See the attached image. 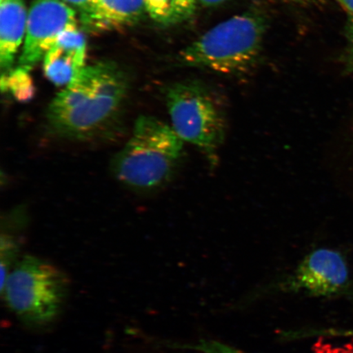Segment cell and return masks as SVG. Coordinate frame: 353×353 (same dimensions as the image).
Instances as JSON below:
<instances>
[{
    "label": "cell",
    "instance_id": "6da1fadb",
    "mask_svg": "<svg viewBox=\"0 0 353 353\" xmlns=\"http://www.w3.org/2000/svg\"><path fill=\"white\" fill-rule=\"evenodd\" d=\"M128 88L127 78L117 65H85L48 105V127L66 139L99 138L114 125Z\"/></svg>",
    "mask_w": 353,
    "mask_h": 353
},
{
    "label": "cell",
    "instance_id": "7a4b0ae2",
    "mask_svg": "<svg viewBox=\"0 0 353 353\" xmlns=\"http://www.w3.org/2000/svg\"><path fill=\"white\" fill-rule=\"evenodd\" d=\"M183 143L172 126L154 117H140L130 139L113 158L112 173L119 182L138 191L160 188L182 160Z\"/></svg>",
    "mask_w": 353,
    "mask_h": 353
},
{
    "label": "cell",
    "instance_id": "3957f363",
    "mask_svg": "<svg viewBox=\"0 0 353 353\" xmlns=\"http://www.w3.org/2000/svg\"><path fill=\"white\" fill-rule=\"evenodd\" d=\"M268 29L266 15L246 11L220 22L181 52L184 63L215 73L245 72L259 59Z\"/></svg>",
    "mask_w": 353,
    "mask_h": 353
},
{
    "label": "cell",
    "instance_id": "277c9868",
    "mask_svg": "<svg viewBox=\"0 0 353 353\" xmlns=\"http://www.w3.org/2000/svg\"><path fill=\"white\" fill-rule=\"evenodd\" d=\"M68 292L69 280L63 271L30 255L15 264L1 286L7 306L21 321L34 326L56 320Z\"/></svg>",
    "mask_w": 353,
    "mask_h": 353
},
{
    "label": "cell",
    "instance_id": "5b68a950",
    "mask_svg": "<svg viewBox=\"0 0 353 353\" xmlns=\"http://www.w3.org/2000/svg\"><path fill=\"white\" fill-rule=\"evenodd\" d=\"M166 105L172 128L183 142L196 147L211 165L227 132L226 118L211 92L197 82L176 83L168 88Z\"/></svg>",
    "mask_w": 353,
    "mask_h": 353
},
{
    "label": "cell",
    "instance_id": "8992f818",
    "mask_svg": "<svg viewBox=\"0 0 353 353\" xmlns=\"http://www.w3.org/2000/svg\"><path fill=\"white\" fill-rule=\"evenodd\" d=\"M350 282L345 257L336 250L319 248L312 251L282 284L287 292L330 298L341 294Z\"/></svg>",
    "mask_w": 353,
    "mask_h": 353
},
{
    "label": "cell",
    "instance_id": "52a82bcc",
    "mask_svg": "<svg viewBox=\"0 0 353 353\" xmlns=\"http://www.w3.org/2000/svg\"><path fill=\"white\" fill-rule=\"evenodd\" d=\"M77 26L76 12L63 0H33L28 12L20 66L32 70L43 59L61 32Z\"/></svg>",
    "mask_w": 353,
    "mask_h": 353
},
{
    "label": "cell",
    "instance_id": "ba28073f",
    "mask_svg": "<svg viewBox=\"0 0 353 353\" xmlns=\"http://www.w3.org/2000/svg\"><path fill=\"white\" fill-rule=\"evenodd\" d=\"M86 39L77 28L61 32L43 57V72L56 86H68L85 66Z\"/></svg>",
    "mask_w": 353,
    "mask_h": 353
},
{
    "label": "cell",
    "instance_id": "9c48e42d",
    "mask_svg": "<svg viewBox=\"0 0 353 353\" xmlns=\"http://www.w3.org/2000/svg\"><path fill=\"white\" fill-rule=\"evenodd\" d=\"M144 11L143 0H94L81 11V21L90 32H107L136 23Z\"/></svg>",
    "mask_w": 353,
    "mask_h": 353
},
{
    "label": "cell",
    "instance_id": "30bf717a",
    "mask_svg": "<svg viewBox=\"0 0 353 353\" xmlns=\"http://www.w3.org/2000/svg\"><path fill=\"white\" fill-rule=\"evenodd\" d=\"M0 7V65L6 73L25 41L28 13L23 0H3Z\"/></svg>",
    "mask_w": 353,
    "mask_h": 353
},
{
    "label": "cell",
    "instance_id": "8fae6325",
    "mask_svg": "<svg viewBox=\"0 0 353 353\" xmlns=\"http://www.w3.org/2000/svg\"><path fill=\"white\" fill-rule=\"evenodd\" d=\"M30 70L23 66L2 73L1 90L10 92L13 98L21 103H28L34 98L35 88Z\"/></svg>",
    "mask_w": 353,
    "mask_h": 353
},
{
    "label": "cell",
    "instance_id": "7c38bea8",
    "mask_svg": "<svg viewBox=\"0 0 353 353\" xmlns=\"http://www.w3.org/2000/svg\"><path fill=\"white\" fill-rule=\"evenodd\" d=\"M145 11L159 23L169 25L178 22L175 0H143Z\"/></svg>",
    "mask_w": 353,
    "mask_h": 353
},
{
    "label": "cell",
    "instance_id": "4fadbf2b",
    "mask_svg": "<svg viewBox=\"0 0 353 353\" xmlns=\"http://www.w3.org/2000/svg\"><path fill=\"white\" fill-rule=\"evenodd\" d=\"M19 245L14 238L10 235H2L0 242V262H1V286L14 268Z\"/></svg>",
    "mask_w": 353,
    "mask_h": 353
},
{
    "label": "cell",
    "instance_id": "5bb4252c",
    "mask_svg": "<svg viewBox=\"0 0 353 353\" xmlns=\"http://www.w3.org/2000/svg\"><path fill=\"white\" fill-rule=\"evenodd\" d=\"M180 347L200 353H248L228 344L212 341V339H201L196 343L184 344V345L183 344Z\"/></svg>",
    "mask_w": 353,
    "mask_h": 353
},
{
    "label": "cell",
    "instance_id": "9a60e30c",
    "mask_svg": "<svg viewBox=\"0 0 353 353\" xmlns=\"http://www.w3.org/2000/svg\"><path fill=\"white\" fill-rule=\"evenodd\" d=\"M344 152H345L347 176L350 185L351 195L353 199V114L344 127L343 131Z\"/></svg>",
    "mask_w": 353,
    "mask_h": 353
},
{
    "label": "cell",
    "instance_id": "2e32d148",
    "mask_svg": "<svg viewBox=\"0 0 353 353\" xmlns=\"http://www.w3.org/2000/svg\"><path fill=\"white\" fill-rule=\"evenodd\" d=\"M345 48L342 55V63L344 72L353 74V17H347L345 29Z\"/></svg>",
    "mask_w": 353,
    "mask_h": 353
},
{
    "label": "cell",
    "instance_id": "e0dca14e",
    "mask_svg": "<svg viewBox=\"0 0 353 353\" xmlns=\"http://www.w3.org/2000/svg\"><path fill=\"white\" fill-rule=\"evenodd\" d=\"M178 21L187 20L195 13L198 0H175Z\"/></svg>",
    "mask_w": 353,
    "mask_h": 353
},
{
    "label": "cell",
    "instance_id": "ac0fdd59",
    "mask_svg": "<svg viewBox=\"0 0 353 353\" xmlns=\"http://www.w3.org/2000/svg\"><path fill=\"white\" fill-rule=\"evenodd\" d=\"M69 6H73L74 8H78L79 11L85 10V8L90 6L91 3L94 0H63Z\"/></svg>",
    "mask_w": 353,
    "mask_h": 353
},
{
    "label": "cell",
    "instance_id": "d6986e66",
    "mask_svg": "<svg viewBox=\"0 0 353 353\" xmlns=\"http://www.w3.org/2000/svg\"><path fill=\"white\" fill-rule=\"evenodd\" d=\"M331 336L353 338V330H329L322 332Z\"/></svg>",
    "mask_w": 353,
    "mask_h": 353
},
{
    "label": "cell",
    "instance_id": "ffe728a7",
    "mask_svg": "<svg viewBox=\"0 0 353 353\" xmlns=\"http://www.w3.org/2000/svg\"><path fill=\"white\" fill-rule=\"evenodd\" d=\"M334 1L347 13V17H353V0H334Z\"/></svg>",
    "mask_w": 353,
    "mask_h": 353
},
{
    "label": "cell",
    "instance_id": "44dd1931",
    "mask_svg": "<svg viewBox=\"0 0 353 353\" xmlns=\"http://www.w3.org/2000/svg\"><path fill=\"white\" fill-rule=\"evenodd\" d=\"M226 1L228 0H198V3H200L201 6L209 8L219 6Z\"/></svg>",
    "mask_w": 353,
    "mask_h": 353
},
{
    "label": "cell",
    "instance_id": "7402d4cb",
    "mask_svg": "<svg viewBox=\"0 0 353 353\" xmlns=\"http://www.w3.org/2000/svg\"><path fill=\"white\" fill-rule=\"evenodd\" d=\"M285 1L294 4H306L309 0H285Z\"/></svg>",
    "mask_w": 353,
    "mask_h": 353
},
{
    "label": "cell",
    "instance_id": "603a6c76",
    "mask_svg": "<svg viewBox=\"0 0 353 353\" xmlns=\"http://www.w3.org/2000/svg\"><path fill=\"white\" fill-rule=\"evenodd\" d=\"M2 1H3V0H0V2H2Z\"/></svg>",
    "mask_w": 353,
    "mask_h": 353
}]
</instances>
